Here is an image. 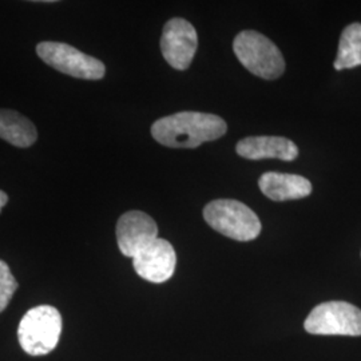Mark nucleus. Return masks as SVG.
<instances>
[{"instance_id":"f257e3e1","label":"nucleus","mask_w":361,"mask_h":361,"mask_svg":"<svg viewBox=\"0 0 361 361\" xmlns=\"http://www.w3.org/2000/svg\"><path fill=\"white\" fill-rule=\"evenodd\" d=\"M228 125L219 116L180 111L155 121L152 135L157 142L173 149H195L226 134Z\"/></svg>"},{"instance_id":"f03ea898","label":"nucleus","mask_w":361,"mask_h":361,"mask_svg":"<svg viewBox=\"0 0 361 361\" xmlns=\"http://www.w3.org/2000/svg\"><path fill=\"white\" fill-rule=\"evenodd\" d=\"M233 51L241 65L257 77L273 80L284 74L285 61L280 49L257 31H241L234 38Z\"/></svg>"},{"instance_id":"7ed1b4c3","label":"nucleus","mask_w":361,"mask_h":361,"mask_svg":"<svg viewBox=\"0 0 361 361\" xmlns=\"http://www.w3.org/2000/svg\"><path fill=\"white\" fill-rule=\"evenodd\" d=\"M62 334V316L51 305H39L28 310L19 323L18 338L23 350L31 356L52 352Z\"/></svg>"},{"instance_id":"20e7f679","label":"nucleus","mask_w":361,"mask_h":361,"mask_svg":"<svg viewBox=\"0 0 361 361\" xmlns=\"http://www.w3.org/2000/svg\"><path fill=\"white\" fill-rule=\"evenodd\" d=\"M204 219L216 232L235 241H253L261 233L257 214L235 200H214L204 209Z\"/></svg>"},{"instance_id":"39448f33","label":"nucleus","mask_w":361,"mask_h":361,"mask_svg":"<svg viewBox=\"0 0 361 361\" xmlns=\"http://www.w3.org/2000/svg\"><path fill=\"white\" fill-rule=\"evenodd\" d=\"M304 328L312 335L361 336V310L345 301L323 302L310 312Z\"/></svg>"},{"instance_id":"423d86ee","label":"nucleus","mask_w":361,"mask_h":361,"mask_svg":"<svg viewBox=\"0 0 361 361\" xmlns=\"http://www.w3.org/2000/svg\"><path fill=\"white\" fill-rule=\"evenodd\" d=\"M39 58L55 70L80 79H102L106 67L101 61L59 42H42L37 47Z\"/></svg>"},{"instance_id":"0eeeda50","label":"nucleus","mask_w":361,"mask_h":361,"mask_svg":"<svg viewBox=\"0 0 361 361\" xmlns=\"http://www.w3.org/2000/svg\"><path fill=\"white\" fill-rule=\"evenodd\" d=\"M197 46V31L186 19L173 18L164 27L161 51L165 61L173 68L183 71L192 65Z\"/></svg>"},{"instance_id":"6e6552de","label":"nucleus","mask_w":361,"mask_h":361,"mask_svg":"<svg viewBox=\"0 0 361 361\" xmlns=\"http://www.w3.org/2000/svg\"><path fill=\"white\" fill-rule=\"evenodd\" d=\"M158 238V226L149 214L131 210L121 216L116 224V241L121 253L134 258Z\"/></svg>"},{"instance_id":"1a4fd4ad","label":"nucleus","mask_w":361,"mask_h":361,"mask_svg":"<svg viewBox=\"0 0 361 361\" xmlns=\"http://www.w3.org/2000/svg\"><path fill=\"white\" fill-rule=\"evenodd\" d=\"M176 250L164 238H157L133 258L137 274L154 284H162L170 280L176 271Z\"/></svg>"},{"instance_id":"9d476101","label":"nucleus","mask_w":361,"mask_h":361,"mask_svg":"<svg viewBox=\"0 0 361 361\" xmlns=\"http://www.w3.org/2000/svg\"><path fill=\"white\" fill-rule=\"evenodd\" d=\"M237 154L246 159H268L276 158L281 161H293L298 157L296 143L284 137H247L235 146Z\"/></svg>"},{"instance_id":"9b49d317","label":"nucleus","mask_w":361,"mask_h":361,"mask_svg":"<svg viewBox=\"0 0 361 361\" xmlns=\"http://www.w3.org/2000/svg\"><path fill=\"white\" fill-rule=\"evenodd\" d=\"M258 188L271 201L301 200L312 193V183L305 177L277 171L264 173L258 180Z\"/></svg>"},{"instance_id":"f8f14e48","label":"nucleus","mask_w":361,"mask_h":361,"mask_svg":"<svg viewBox=\"0 0 361 361\" xmlns=\"http://www.w3.org/2000/svg\"><path fill=\"white\" fill-rule=\"evenodd\" d=\"M38 133L31 121L13 110H0V138L16 147H28Z\"/></svg>"},{"instance_id":"ddd939ff","label":"nucleus","mask_w":361,"mask_h":361,"mask_svg":"<svg viewBox=\"0 0 361 361\" xmlns=\"http://www.w3.org/2000/svg\"><path fill=\"white\" fill-rule=\"evenodd\" d=\"M361 65V25L352 23L341 32L336 56V70L353 68Z\"/></svg>"},{"instance_id":"4468645a","label":"nucleus","mask_w":361,"mask_h":361,"mask_svg":"<svg viewBox=\"0 0 361 361\" xmlns=\"http://www.w3.org/2000/svg\"><path fill=\"white\" fill-rule=\"evenodd\" d=\"M19 284L10 271V267L0 259V312L7 308Z\"/></svg>"},{"instance_id":"2eb2a0df","label":"nucleus","mask_w":361,"mask_h":361,"mask_svg":"<svg viewBox=\"0 0 361 361\" xmlns=\"http://www.w3.org/2000/svg\"><path fill=\"white\" fill-rule=\"evenodd\" d=\"M7 201H8V197H7V194L0 190V212H1L3 207L7 204Z\"/></svg>"}]
</instances>
